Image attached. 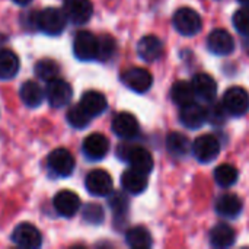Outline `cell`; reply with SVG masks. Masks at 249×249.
<instances>
[{"instance_id":"obj_1","label":"cell","mask_w":249,"mask_h":249,"mask_svg":"<svg viewBox=\"0 0 249 249\" xmlns=\"http://www.w3.org/2000/svg\"><path fill=\"white\" fill-rule=\"evenodd\" d=\"M118 156L125 160L133 169L143 174H149L153 169V158L149 150L136 144H121L118 147Z\"/></svg>"},{"instance_id":"obj_2","label":"cell","mask_w":249,"mask_h":249,"mask_svg":"<svg viewBox=\"0 0 249 249\" xmlns=\"http://www.w3.org/2000/svg\"><path fill=\"white\" fill-rule=\"evenodd\" d=\"M66 22H67V16L64 10L55 7H47L36 15L38 28L51 36L60 35L66 28Z\"/></svg>"},{"instance_id":"obj_3","label":"cell","mask_w":249,"mask_h":249,"mask_svg":"<svg viewBox=\"0 0 249 249\" xmlns=\"http://www.w3.org/2000/svg\"><path fill=\"white\" fill-rule=\"evenodd\" d=\"M223 107L228 114L233 117H241L247 114L249 109V93L239 86L229 88L223 95Z\"/></svg>"},{"instance_id":"obj_4","label":"cell","mask_w":249,"mask_h":249,"mask_svg":"<svg viewBox=\"0 0 249 249\" xmlns=\"http://www.w3.org/2000/svg\"><path fill=\"white\" fill-rule=\"evenodd\" d=\"M71 96H73V89L66 80L57 77L47 83L45 98L53 108H63L69 105V102L71 101Z\"/></svg>"},{"instance_id":"obj_5","label":"cell","mask_w":249,"mask_h":249,"mask_svg":"<svg viewBox=\"0 0 249 249\" xmlns=\"http://www.w3.org/2000/svg\"><path fill=\"white\" fill-rule=\"evenodd\" d=\"M196 159L201 163L213 162L220 152V143L213 134H203L197 137L191 147Z\"/></svg>"},{"instance_id":"obj_6","label":"cell","mask_w":249,"mask_h":249,"mask_svg":"<svg viewBox=\"0 0 249 249\" xmlns=\"http://www.w3.org/2000/svg\"><path fill=\"white\" fill-rule=\"evenodd\" d=\"M174 26L179 34L193 36L201 29V18L194 9L181 7L174 15Z\"/></svg>"},{"instance_id":"obj_7","label":"cell","mask_w":249,"mask_h":249,"mask_svg":"<svg viewBox=\"0 0 249 249\" xmlns=\"http://www.w3.org/2000/svg\"><path fill=\"white\" fill-rule=\"evenodd\" d=\"M74 55L82 61H92L98 57V38L89 31H80L73 41Z\"/></svg>"},{"instance_id":"obj_8","label":"cell","mask_w":249,"mask_h":249,"mask_svg":"<svg viewBox=\"0 0 249 249\" xmlns=\"http://www.w3.org/2000/svg\"><path fill=\"white\" fill-rule=\"evenodd\" d=\"M12 241L15 245L25 249H36L42 244L39 231L31 223H20L12 232Z\"/></svg>"},{"instance_id":"obj_9","label":"cell","mask_w":249,"mask_h":249,"mask_svg":"<svg viewBox=\"0 0 249 249\" xmlns=\"http://www.w3.org/2000/svg\"><path fill=\"white\" fill-rule=\"evenodd\" d=\"M121 80L128 89H131L137 93L147 92L153 83L152 74L142 67H131V69L125 70L121 74Z\"/></svg>"},{"instance_id":"obj_10","label":"cell","mask_w":249,"mask_h":249,"mask_svg":"<svg viewBox=\"0 0 249 249\" xmlns=\"http://www.w3.org/2000/svg\"><path fill=\"white\" fill-rule=\"evenodd\" d=\"M48 168L61 178L70 177L74 171V158L67 149H55L48 156Z\"/></svg>"},{"instance_id":"obj_11","label":"cell","mask_w":249,"mask_h":249,"mask_svg":"<svg viewBox=\"0 0 249 249\" xmlns=\"http://www.w3.org/2000/svg\"><path fill=\"white\" fill-rule=\"evenodd\" d=\"M86 190L96 197H107L112 193V178L102 169H95L88 174L85 181Z\"/></svg>"},{"instance_id":"obj_12","label":"cell","mask_w":249,"mask_h":249,"mask_svg":"<svg viewBox=\"0 0 249 249\" xmlns=\"http://www.w3.org/2000/svg\"><path fill=\"white\" fill-rule=\"evenodd\" d=\"M63 10L70 22L74 25H83L90 19L93 6L90 0H66Z\"/></svg>"},{"instance_id":"obj_13","label":"cell","mask_w":249,"mask_h":249,"mask_svg":"<svg viewBox=\"0 0 249 249\" xmlns=\"http://www.w3.org/2000/svg\"><path fill=\"white\" fill-rule=\"evenodd\" d=\"M179 120L187 128L197 130V128L203 127V124L207 121V108L201 107L200 104L190 102V104L181 107Z\"/></svg>"},{"instance_id":"obj_14","label":"cell","mask_w":249,"mask_h":249,"mask_svg":"<svg viewBox=\"0 0 249 249\" xmlns=\"http://www.w3.org/2000/svg\"><path fill=\"white\" fill-rule=\"evenodd\" d=\"M54 209L63 217H73L80 209V198L70 190H63L54 197Z\"/></svg>"},{"instance_id":"obj_15","label":"cell","mask_w":249,"mask_h":249,"mask_svg":"<svg viewBox=\"0 0 249 249\" xmlns=\"http://www.w3.org/2000/svg\"><path fill=\"white\" fill-rule=\"evenodd\" d=\"M83 153L90 160H101L107 156L109 150V142L104 134L93 133L88 136L83 142Z\"/></svg>"},{"instance_id":"obj_16","label":"cell","mask_w":249,"mask_h":249,"mask_svg":"<svg viewBox=\"0 0 249 249\" xmlns=\"http://www.w3.org/2000/svg\"><path fill=\"white\" fill-rule=\"evenodd\" d=\"M139 123L130 112H120L112 120V131L121 139H133L139 134Z\"/></svg>"},{"instance_id":"obj_17","label":"cell","mask_w":249,"mask_h":249,"mask_svg":"<svg viewBox=\"0 0 249 249\" xmlns=\"http://www.w3.org/2000/svg\"><path fill=\"white\" fill-rule=\"evenodd\" d=\"M137 54L146 63H153L159 60L163 54V44L155 35L143 36L137 44Z\"/></svg>"},{"instance_id":"obj_18","label":"cell","mask_w":249,"mask_h":249,"mask_svg":"<svg viewBox=\"0 0 249 249\" xmlns=\"http://www.w3.org/2000/svg\"><path fill=\"white\" fill-rule=\"evenodd\" d=\"M207 47L217 55H228L235 50V41L228 31L214 29L207 38Z\"/></svg>"},{"instance_id":"obj_19","label":"cell","mask_w":249,"mask_h":249,"mask_svg":"<svg viewBox=\"0 0 249 249\" xmlns=\"http://www.w3.org/2000/svg\"><path fill=\"white\" fill-rule=\"evenodd\" d=\"M80 105L93 118V117H98V115L105 112V109L108 107V102H107L105 95H102L101 92L88 90V92L83 93V96L80 99Z\"/></svg>"},{"instance_id":"obj_20","label":"cell","mask_w":249,"mask_h":249,"mask_svg":"<svg viewBox=\"0 0 249 249\" xmlns=\"http://www.w3.org/2000/svg\"><path fill=\"white\" fill-rule=\"evenodd\" d=\"M193 88L196 92V96L204 99V101H213L217 93V85L214 79L210 74L198 73L193 79Z\"/></svg>"},{"instance_id":"obj_21","label":"cell","mask_w":249,"mask_h":249,"mask_svg":"<svg viewBox=\"0 0 249 249\" xmlns=\"http://www.w3.org/2000/svg\"><path fill=\"white\" fill-rule=\"evenodd\" d=\"M121 185L123 188L134 196L142 194L146 188H147V178L146 174L136 171V169H127L123 175H121Z\"/></svg>"},{"instance_id":"obj_22","label":"cell","mask_w":249,"mask_h":249,"mask_svg":"<svg viewBox=\"0 0 249 249\" xmlns=\"http://www.w3.org/2000/svg\"><path fill=\"white\" fill-rule=\"evenodd\" d=\"M216 212L223 217H236L242 212V200L235 194H223L216 201Z\"/></svg>"},{"instance_id":"obj_23","label":"cell","mask_w":249,"mask_h":249,"mask_svg":"<svg viewBox=\"0 0 249 249\" xmlns=\"http://www.w3.org/2000/svg\"><path fill=\"white\" fill-rule=\"evenodd\" d=\"M235 231L226 223H219L210 231V244L214 248H229L235 244Z\"/></svg>"},{"instance_id":"obj_24","label":"cell","mask_w":249,"mask_h":249,"mask_svg":"<svg viewBox=\"0 0 249 249\" xmlns=\"http://www.w3.org/2000/svg\"><path fill=\"white\" fill-rule=\"evenodd\" d=\"M19 95H20V101L29 108H38L45 98L41 86L32 80H28L22 85Z\"/></svg>"},{"instance_id":"obj_25","label":"cell","mask_w":249,"mask_h":249,"mask_svg":"<svg viewBox=\"0 0 249 249\" xmlns=\"http://www.w3.org/2000/svg\"><path fill=\"white\" fill-rule=\"evenodd\" d=\"M171 98H172L174 104L178 107H184L190 102H194L196 92H194L193 83L185 82V80L175 82L171 89Z\"/></svg>"},{"instance_id":"obj_26","label":"cell","mask_w":249,"mask_h":249,"mask_svg":"<svg viewBox=\"0 0 249 249\" xmlns=\"http://www.w3.org/2000/svg\"><path fill=\"white\" fill-rule=\"evenodd\" d=\"M125 242L128 247L136 249H146L152 247V235L143 226H136L127 231Z\"/></svg>"},{"instance_id":"obj_27","label":"cell","mask_w":249,"mask_h":249,"mask_svg":"<svg viewBox=\"0 0 249 249\" xmlns=\"http://www.w3.org/2000/svg\"><path fill=\"white\" fill-rule=\"evenodd\" d=\"M191 147H193V144L188 140V137L181 133H171L166 137V149L175 158L185 156L191 150Z\"/></svg>"},{"instance_id":"obj_28","label":"cell","mask_w":249,"mask_h":249,"mask_svg":"<svg viewBox=\"0 0 249 249\" xmlns=\"http://www.w3.org/2000/svg\"><path fill=\"white\" fill-rule=\"evenodd\" d=\"M19 70V58L10 50H0V79L7 80L16 76Z\"/></svg>"},{"instance_id":"obj_29","label":"cell","mask_w":249,"mask_h":249,"mask_svg":"<svg viewBox=\"0 0 249 249\" xmlns=\"http://www.w3.org/2000/svg\"><path fill=\"white\" fill-rule=\"evenodd\" d=\"M214 179L223 188L232 187L238 181V171L233 165L229 163L219 165L214 171Z\"/></svg>"},{"instance_id":"obj_30","label":"cell","mask_w":249,"mask_h":249,"mask_svg":"<svg viewBox=\"0 0 249 249\" xmlns=\"http://www.w3.org/2000/svg\"><path fill=\"white\" fill-rule=\"evenodd\" d=\"M90 118L92 117L82 108L80 104L71 107L69 109V112H67V121H69V124L71 127H74V128H79V130L88 127L89 123H90Z\"/></svg>"},{"instance_id":"obj_31","label":"cell","mask_w":249,"mask_h":249,"mask_svg":"<svg viewBox=\"0 0 249 249\" xmlns=\"http://www.w3.org/2000/svg\"><path fill=\"white\" fill-rule=\"evenodd\" d=\"M35 73L39 79L45 80V82H50L53 79H57L58 77V73H60V67L55 61L53 60H41L36 63L35 66Z\"/></svg>"},{"instance_id":"obj_32","label":"cell","mask_w":249,"mask_h":249,"mask_svg":"<svg viewBox=\"0 0 249 249\" xmlns=\"http://www.w3.org/2000/svg\"><path fill=\"white\" fill-rule=\"evenodd\" d=\"M109 207L115 217H125L128 213V198L123 193H112L109 197Z\"/></svg>"},{"instance_id":"obj_33","label":"cell","mask_w":249,"mask_h":249,"mask_svg":"<svg viewBox=\"0 0 249 249\" xmlns=\"http://www.w3.org/2000/svg\"><path fill=\"white\" fill-rule=\"evenodd\" d=\"M82 216H83V220L90 223V225H101L105 219V214H104V209L99 206V204H86L82 210Z\"/></svg>"},{"instance_id":"obj_34","label":"cell","mask_w":249,"mask_h":249,"mask_svg":"<svg viewBox=\"0 0 249 249\" xmlns=\"http://www.w3.org/2000/svg\"><path fill=\"white\" fill-rule=\"evenodd\" d=\"M115 48H117L115 41H114L111 36H108V35L101 36V38L98 39V57H96V58L101 60V61L109 60V58L114 55Z\"/></svg>"},{"instance_id":"obj_35","label":"cell","mask_w":249,"mask_h":249,"mask_svg":"<svg viewBox=\"0 0 249 249\" xmlns=\"http://www.w3.org/2000/svg\"><path fill=\"white\" fill-rule=\"evenodd\" d=\"M233 26L241 35H249V7H242L233 15Z\"/></svg>"},{"instance_id":"obj_36","label":"cell","mask_w":249,"mask_h":249,"mask_svg":"<svg viewBox=\"0 0 249 249\" xmlns=\"http://www.w3.org/2000/svg\"><path fill=\"white\" fill-rule=\"evenodd\" d=\"M226 114L228 111L225 109L223 104H214L207 109V121L220 125L226 121Z\"/></svg>"},{"instance_id":"obj_37","label":"cell","mask_w":249,"mask_h":249,"mask_svg":"<svg viewBox=\"0 0 249 249\" xmlns=\"http://www.w3.org/2000/svg\"><path fill=\"white\" fill-rule=\"evenodd\" d=\"M16 4H19V6H26V4H29L32 0H13Z\"/></svg>"},{"instance_id":"obj_38","label":"cell","mask_w":249,"mask_h":249,"mask_svg":"<svg viewBox=\"0 0 249 249\" xmlns=\"http://www.w3.org/2000/svg\"><path fill=\"white\" fill-rule=\"evenodd\" d=\"M239 3H242V4H245V6H249V0H238Z\"/></svg>"}]
</instances>
